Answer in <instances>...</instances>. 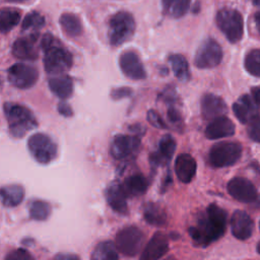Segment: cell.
<instances>
[{
    "mask_svg": "<svg viewBox=\"0 0 260 260\" xmlns=\"http://www.w3.org/2000/svg\"><path fill=\"white\" fill-rule=\"evenodd\" d=\"M226 212L212 203L197 217V224L190 226L188 233L194 244L206 247L221 238L226 229Z\"/></svg>",
    "mask_w": 260,
    "mask_h": 260,
    "instance_id": "1",
    "label": "cell"
},
{
    "mask_svg": "<svg viewBox=\"0 0 260 260\" xmlns=\"http://www.w3.org/2000/svg\"><path fill=\"white\" fill-rule=\"evenodd\" d=\"M40 48L44 51V68L48 74H64L72 67L73 58L71 53L63 48L51 34L42 37Z\"/></svg>",
    "mask_w": 260,
    "mask_h": 260,
    "instance_id": "2",
    "label": "cell"
},
{
    "mask_svg": "<svg viewBox=\"0 0 260 260\" xmlns=\"http://www.w3.org/2000/svg\"><path fill=\"white\" fill-rule=\"evenodd\" d=\"M3 112L7 120L9 134L14 138L23 137L38 126L36 117L25 106L8 102L3 105Z\"/></svg>",
    "mask_w": 260,
    "mask_h": 260,
    "instance_id": "3",
    "label": "cell"
},
{
    "mask_svg": "<svg viewBox=\"0 0 260 260\" xmlns=\"http://www.w3.org/2000/svg\"><path fill=\"white\" fill-rule=\"evenodd\" d=\"M135 30V21L133 16L126 12L116 13L109 22L108 37L112 46H120L129 41Z\"/></svg>",
    "mask_w": 260,
    "mask_h": 260,
    "instance_id": "4",
    "label": "cell"
},
{
    "mask_svg": "<svg viewBox=\"0 0 260 260\" xmlns=\"http://www.w3.org/2000/svg\"><path fill=\"white\" fill-rule=\"evenodd\" d=\"M143 232L134 225H128L121 229L115 239L117 250L127 257H134L141 252L144 244Z\"/></svg>",
    "mask_w": 260,
    "mask_h": 260,
    "instance_id": "5",
    "label": "cell"
},
{
    "mask_svg": "<svg viewBox=\"0 0 260 260\" xmlns=\"http://www.w3.org/2000/svg\"><path fill=\"white\" fill-rule=\"evenodd\" d=\"M242 145L234 141H222L214 144L208 153L213 168H225L235 165L241 157Z\"/></svg>",
    "mask_w": 260,
    "mask_h": 260,
    "instance_id": "6",
    "label": "cell"
},
{
    "mask_svg": "<svg viewBox=\"0 0 260 260\" xmlns=\"http://www.w3.org/2000/svg\"><path fill=\"white\" fill-rule=\"evenodd\" d=\"M27 148L31 156L40 164L46 165L57 156L58 147L54 140L45 133H35L27 140Z\"/></svg>",
    "mask_w": 260,
    "mask_h": 260,
    "instance_id": "7",
    "label": "cell"
},
{
    "mask_svg": "<svg viewBox=\"0 0 260 260\" xmlns=\"http://www.w3.org/2000/svg\"><path fill=\"white\" fill-rule=\"evenodd\" d=\"M216 24L231 43L239 42L243 37L244 21L240 12L234 9H221L216 14Z\"/></svg>",
    "mask_w": 260,
    "mask_h": 260,
    "instance_id": "8",
    "label": "cell"
},
{
    "mask_svg": "<svg viewBox=\"0 0 260 260\" xmlns=\"http://www.w3.org/2000/svg\"><path fill=\"white\" fill-rule=\"evenodd\" d=\"M39 78V71L36 67L24 63H15L7 70L9 83L19 89L32 87Z\"/></svg>",
    "mask_w": 260,
    "mask_h": 260,
    "instance_id": "9",
    "label": "cell"
},
{
    "mask_svg": "<svg viewBox=\"0 0 260 260\" xmlns=\"http://www.w3.org/2000/svg\"><path fill=\"white\" fill-rule=\"evenodd\" d=\"M222 59V50L219 44L213 39L205 40L198 48L194 64L199 69H209L217 66Z\"/></svg>",
    "mask_w": 260,
    "mask_h": 260,
    "instance_id": "10",
    "label": "cell"
},
{
    "mask_svg": "<svg viewBox=\"0 0 260 260\" xmlns=\"http://www.w3.org/2000/svg\"><path fill=\"white\" fill-rule=\"evenodd\" d=\"M140 147L139 135H116L111 143V155L118 160L127 159L135 155Z\"/></svg>",
    "mask_w": 260,
    "mask_h": 260,
    "instance_id": "11",
    "label": "cell"
},
{
    "mask_svg": "<svg viewBox=\"0 0 260 260\" xmlns=\"http://www.w3.org/2000/svg\"><path fill=\"white\" fill-rule=\"evenodd\" d=\"M120 68L125 76L133 80H142L146 78V71L139 58L133 51H125L119 58Z\"/></svg>",
    "mask_w": 260,
    "mask_h": 260,
    "instance_id": "12",
    "label": "cell"
},
{
    "mask_svg": "<svg viewBox=\"0 0 260 260\" xmlns=\"http://www.w3.org/2000/svg\"><path fill=\"white\" fill-rule=\"evenodd\" d=\"M228 192L236 200L251 203L257 199V190L249 180L245 178H234L228 183Z\"/></svg>",
    "mask_w": 260,
    "mask_h": 260,
    "instance_id": "13",
    "label": "cell"
},
{
    "mask_svg": "<svg viewBox=\"0 0 260 260\" xmlns=\"http://www.w3.org/2000/svg\"><path fill=\"white\" fill-rule=\"evenodd\" d=\"M39 39L38 34H32L27 37L17 39L12 45V55L20 60L32 61L39 57V49L37 42Z\"/></svg>",
    "mask_w": 260,
    "mask_h": 260,
    "instance_id": "14",
    "label": "cell"
},
{
    "mask_svg": "<svg viewBox=\"0 0 260 260\" xmlns=\"http://www.w3.org/2000/svg\"><path fill=\"white\" fill-rule=\"evenodd\" d=\"M169 250V240L165 233L158 231L153 234L141 252L140 259L156 260L167 254Z\"/></svg>",
    "mask_w": 260,
    "mask_h": 260,
    "instance_id": "15",
    "label": "cell"
},
{
    "mask_svg": "<svg viewBox=\"0 0 260 260\" xmlns=\"http://www.w3.org/2000/svg\"><path fill=\"white\" fill-rule=\"evenodd\" d=\"M176 140L171 134H165L159 142L156 151L150 153L149 162L153 169H156L165 164H168L175 153L176 150Z\"/></svg>",
    "mask_w": 260,
    "mask_h": 260,
    "instance_id": "16",
    "label": "cell"
},
{
    "mask_svg": "<svg viewBox=\"0 0 260 260\" xmlns=\"http://www.w3.org/2000/svg\"><path fill=\"white\" fill-rule=\"evenodd\" d=\"M233 111L240 122L243 124H250L259 118L260 110L253 98L244 94L233 105Z\"/></svg>",
    "mask_w": 260,
    "mask_h": 260,
    "instance_id": "17",
    "label": "cell"
},
{
    "mask_svg": "<svg viewBox=\"0 0 260 260\" xmlns=\"http://www.w3.org/2000/svg\"><path fill=\"white\" fill-rule=\"evenodd\" d=\"M254 229V222L251 216L243 211L236 210L231 218V230L235 238L239 240H247L251 237Z\"/></svg>",
    "mask_w": 260,
    "mask_h": 260,
    "instance_id": "18",
    "label": "cell"
},
{
    "mask_svg": "<svg viewBox=\"0 0 260 260\" xmlns=\"http://www.w3.org/2000/svg\"><path fill=\"white\" fill-rule=\"evenodd\" d=\"M106 200L110 207L117 213L125 215L128 213V205L126 194L124 193L121 184L114 181L106 189Z\"/></svg>",
    "mask_w": 260,
    "mask_h": 260,
    "instance_id": "19",
    "label": "cell"
},
{
    "mask_svg": "<svg viewBox=\"0 0 260 260\" xmlns=\"http://www.w3.org/2000/svg\"><path fill=\"white\" fill-rule=\"evenodd\" d=\"M228 107L224 101L213 93H206L201 99V113L205 119L211 120L220 116H224Z\"/></svg>",
    "mask_w": 260,
    "mask_h": 260,
    "instance_id": "20",
    "label": "cell"
},
{
    "mask_svg": "<svg viewBox=\"0 0 260 260\" xmlns=\"http://www.w3.org/2000/svg\"><path fill=\"white\" fill-rule=\"evenodd\" d=\"M235 133V124L225 116L211 120L205 129V136L208 139H219L230 137Z\"/></svg>",
    "mask_w": 260,
    "mask_h": 260,
    "instance_id": "21",
    "label": "cell"
},
{
    "mask_svg": "<svg viewBox=\"0 0 260 260\" xmlns=\"http://www.w3.org/2000/svg\"><path fill=\"white\" fill-rule=\"evenodd\" d=\"M197 164L194 157L188 153H181L175 161V173L182 183H190L196 174Z\"/></svg>",
    "mask_w": 260,
    "mask_h": 260,
    "instance_id": "22",
    "label": "cell"
},
{
    "mask_svg": "<svg viewBox=\"0 0 260 260\" xmlns=\"http://www.w3.org/2000/svg\"><path fill=\"white\" fill-rule=\"evenodd\" d=\"M48 85L52 93L61 100H67L73 93V80L66 74H59L50 78Z\"/></svg>",
    "mask_w": 260,
    "mask_h": 260,
    "instance_id": "23",
    "label": "cell"
},
{
    "mask_svg": "<svg viewBox=\"0 0 260 260\" xmlns=\"http://www.w3.org/2000/svg\"><path fill=\"white\" fill-rule=\"evenodd\" d=\"M126 196L135 197L143 195L148 188L147 179L142 174H133L126 178L121 184Z\"/></svg>",
    "mask_w": 260,
    "mask_h": 260,
    "instance_id": "24",
    "label": "cell"
},
{
    "mask_svg": "<svg viewBox=\"0 0 260 260\" xmlns=\"http://www.w3.org/2000/svg\"><path fill=\"white\" fill-rule=\"evenodd\" d=\"M1 203L5 207H15L24 197V189L17 184H10L1 188Z\"/></svg>",
    "mask_w": 260,
    "mask_h": 260,
    "instance_id": "25",
    "label": "cell"
},
{
    "mask_svg": "<svg viewBox=\"0 0 260 260\" xmlns=\"http://www.w3.org/2000/svg\"><path fill=\"white\" fill-rule=\"evenodd\" d=\"M144 220L153 226H162L167 222V214L165 210L156 203L147 202L143 206Z\"/></svg>",
    "mask_w": 260,
    "mask_h": 260,
    "instance_id": "26",
    "label": "cell"
},
{
    "mask_svg": "<svg viewBox=\"0 0 260 260\" xmlns=\"http://www.w3.org/2000/svg\"><path fill=\"white\" fill-rule=\"evenodd\" d=\"M169 63L171 64L172 71L178 80H180L182 82H186L190 79L189 64L183 55H181V54L170 55Z\"/></svg>",
    "mask_w": 260,
    "mask_h": 260,
    "instance_id": "27",
    "label": "cell"
},
{
    "mask_svg": "<svg viewBox=\"0 0 260 260\" xmlns=\"http://www.w3.org/2000/svg\"><path fill=\"white\" fill-rule=\"evenodd\" d=\"M92 260H114L118 259V250L116 244L112 241H104L99 243L90 256Z\"/></svg>",
    "mask_w": 260,
    "mask_h": 260,
    "instance_id": "28",
    "label": "cell"
},
{
    "mask_svg": "<svg viewBox=\"0 0 260 260\" xmlns=\"http://www.w3.org/2000/svg\"><path fill=\"white\" fill-rule=\"evenodd\" d=\"M191 0H161L165 13L173 18L182 17L189 9Z\"/></svg>",
    "mask_w": 260,
    "mask_h": 260,
    "instance_id": "29",
    "label": "cell"
},
{
    "mask_svg": "<svg viewBox=\"0 0 260 260\" xmlns=\"http://www.w3.org/2000/svg\"><path fill=\"white\" fill-rule=\"evenodd\" d=\"M60 25L63 31L72 38L79 36L82 31L80 20L72 13H63L60 17Z\"/></svg>",
    "mask_w": 260,
    "mask_h": 260,
    "instance_id": "30",
    "label": "cell"
},
{
    "mask_svg": "<svg viewBox=\"0 0 260 260\" xmlns=\"http://www.w3.org/2000/svg\"><path fill=\"white\" fill-rule=\"evenodd\" d=\"M51 205L44 200H32L28 204V214L34 220H46L51 214Z\"/></svg>",
    "mask_w": 260,
    "mask_h": 260,
    "instance_id": "31",
    "label": "cell"
},
{
    "mask_svg": "<svg viewBox=\"0 0 260 260\" xmlns=\"http://www.w3.org/2000/svg\"><path fill=\"white\" fill-rule=\"evenodd\" d=\"M20 20L19 11L12 8H4L0 12V29L3 34L11 30Z\"/></svg>",
    "mask_w": 260,
    "mask_h": 260,
    "instance_id": "32",
    "label": "cell"
},
{
    "mask_svg": "<svg viewBox=\"0 0 260 260\" xmlns=\"http://www.w3.org/2000/svg\"><path fill=\"white\" fill-rule=\"evenodd\" d=\"M245 68L250 74L260 77V50H252L246 55Z\"/></svg>",
    "mask_w": 260,
    "mask_h": 260,
    "instance_id": "33",
    "label": "cell"
},
{
    "mask_svg": "<svg viewBox=\"0 0 260 260\" xmlns=\"http://www.w3.org/2000/svg\"><path fill=\"white\" fill-rule=\"evenodd\" d=\"M45 24V18L42 14L39 12H30L25 15L23 21H22V29L23 30H29V29H39Z\"/></svg>",
    "mask_w": 260,
    "mask_h": 260,
    "instance_id": "34",
    "label": "cell"
},
{
    "mask_svg": "<svg viewBox=\"0 0 260 260\" xmlns=\"http://www.w3.org/2000/svg\"><path fill=\"white\" fill-rule=\"evenodd\" d=\"M177 103L168 104V111H167V118L168 121L176 126L177 129H180L181 126H183V118L181 115L180 110L176 106Z\"/></svg>",
    "mask_w": 260,
    "mask_h": 260,
    "instance_id": "35",
    "label": "cell"
},
{
    "mask_svg": "<svg viewBox=\"0 0 260 260\" xmlns=\"http://www.w3.org/2000/svg\"><path fill=\"white\" fill-rule=\"evenodd\" d=\"M147 121L149 124H151L153 127L158 128V129H166L168 128V125L164 121V119L159 116V114L155 110H149L147 112Z\"/></svg>",
    "mask_w": 260,
    "mask_h": 260,
    "instance_id": "36",
    "label": "cell"
},
{
    "mask_svg": "<svg viewBox=\"0 0 260 260\" xmlns=\"http://www.w3.org/2000/svg\"><path fill=\"white\" fill-rule=\"evenodd\" d=\"M132 93H133L132 88L127 87V86H122V87L113 88L111 90L110 96L112 98V100L118 101V100H122V99H125V98H129Z\"/></svg>",
    "mask_w": 260,
    "mask_h": 260,
    "instance_id": "37",
    "label": "cell"
},
{
    "mask_svg": "<svg viewBox=\"0 0 260 260\" xmlns=\"http://www.w3.org/2000/svg\"><path fill=\"white\" fill-rule=\"evenodd\" d=\"M5 259L7 260H31L34 257L24 249H17L9 253Z\"/></svg>",
    "mask_w": 260,
    "mask_h": 260,
    "instance_id": "38",
    "label": "cell"
},
{
    "mask_svg": "<svg viewBox=\"0 0 260 260\" xmlns=\"http://www.w3.org/2000/svg\"><path fill=\"white\" fill-rule=\"evenodd\" d=\"M248 134L253 141L260 142V118H258V119L254 120L252 123H250V126L248 129Z\"/></svg>",
    "mask_w": 260,
    "mask_h": 260,
    "instance_id": "39",
    "label": "cell"
},
{
    "mask_svg": "<svg viewBox=\"0 0 260 260\" xmlns=\"http://www.w3.org/2000/svg\"><path fill=\"white\" fill-rule=\"evenodd\" d=\"M57 109H58V112L60 113V115H62L64 117H71L73 115V111H72L71 107L65 102H60L58 104Z\"/></svg>",
    "mask_w": 260,
    "mask_h": 260,
    "instance_id": "40",
    "label": "cell"
},
{
    "mask_svg": "<svg viewBox=\"0 0 260 260\" xmlns=\"http://www.w3.org/2000/svg\"><path fill=\"white\" fill-rule=\"evenodd\" d=\"M252 98L254 100V102L256 103L257 107L260 110V86H256L252 88Z\"/></svg>",
    "mask_w": 260,
    "mask_h": 260,
    "instance_id": "41",
    "label": "cell"
},
{
    "mask_svg": "<svg viewBox=\"0 0 260 260\" xmlns=\"http://www.w3.org/2000/svg\"><path fill=\"white\" fill-rule=\"evenodd\" d=\"M129 129H131V131H133V132H135L136 134H143L144 133V128L141 126V125H139V124H135V125H133V126H131V127H129Z\"/></svg>",
    "mask_w": 260,
    "mask_h": 260,
    "instance_id": "42",
    "label": "cell"
},
{
    "mask_svg": "<svg viewBox=\"0 0 260 260\" xmlns=\"http://www.w3.org/2000/svg\"><path fill=\"white\" fill-rule=\"evenodd\" d=\"M55 259H78V257L77 256H75V255H71V254H67V255H65V254H60V255H57V256H55Z\"/></svg>",
    "mask_w": 260,
    "mask_h": 260,
    "instance_id": "43",
    "label": "cell"
},
{
    "mask_svg": "<svg viewBox=\"0 0 260 260\" xmlns=\"http://www.w3.org/2000/svg\"><path fill=\"white\" fill-rule=\"evenodd\" d=\"M254 19H255V24H256V27H257V30L259 31L260 34V11L257 12L254 16Z\"/></svg>",
    "mask_w": 260,
    "mask_h": 260,
    "instance_id": "44",
    "label": "cell"
},
{
    "mask_svg": "<svg viewBox=\"0 0 260 260\" xmlns=\"http://www.w3.org/2000/svg\"><path fill=\"white\" fill-rule=\"evenodd\" d=\"M253 2H254V4H255V5L260 6V0H253Z\"/></svg>",
    "mask_w": 260,
    "mask_h": 260,
    "instance_id": "45",
    "label": "cell"
},
{
    "mask_svg": "<svg viewBox=\"0 0 260 260\" xmlns=\"http://www.w3.org/2000/svg\"><path fill=\"white\" fill-rule=\"evenodd\" d=\"M6 1H9V2H22L24 0H6Z\"/></svg>",
    "mask_w": 260,
    "mask_h": 260,
    "instance_id": "46",
    "label": "cell"
},
{
    "mask_svg": "<svg viewBox=\"0 0 260 260\" xmlns=\"http://www.w3.org/2000/svg\"><path fill=\"white\" fill-rule=\"evenodd\" d=\"M257 251H258V253L260 254V242H259V244L257 245Z\"/></svg>",
    "mask_w": 260,
    "mask_h": 260,
    "instance_id": "47",
    "label": "cell"
},
{
    "mask_svg": "<svg viewBox=\"0 0 260 260\" xmlns=\"http://www.w3.org/2000/svg\"><path fill=\"white\" fill-rule=\"evenodd\" d=\"M259 228H260V222H259Z\"/></svg>",
    "mask_w": 260,
    "mask_h": 260,
    "instance_id": "48",
    "label": "cell"
}]
</instances>
